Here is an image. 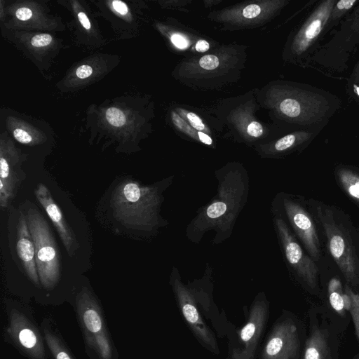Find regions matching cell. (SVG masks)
<instances>
[{"instance_id": "obj_5", "label": "cell", "mask_w": 359, "mask_h": 359, "mask_svg": "<svg viewBox=\"0 0 359 359\" xmlns=\"http://www.w3.org/2000/svg\"><path fill=\"white\" fill-rule=\"evenodd\" d=\"M26 219L36 252V263L41 290L36 299L43 305L63 303L59 286L61 281L60 264L57 245L43 216L36 208L27 210Z\"/></svg>"}, {"instance_id": "obj_7", "label": "cell", "mask_w": 359, "mask_h": 359, "mask_svg": "<svg viewBox=\"0 0 359 359\" xmlns=\"http://www.w3.org/2000/svg\"><path fill=\"white\" fill-rule=\"evenodd\" d=\"M359 44V3L341 22L339 29L320 46L306 64L325 73H342Z\"/></svg>"}, {"instance_id": "obj_28", "label": "cell", "mask_w": 359, "mask_h": 359, "mask_svg": "<svg viewBox=\"0 0 359 359\" xmlns=\"http://www.w3.org/2000/svg\"><path fill=\"white\" fill-rule=\"evenodd\" d=\"M186 117L190 125L195 130L202 132L205 130V126L201 118L194 112L186 111Z\"/></svg>"}, {"instance_id": "obj_3", "label": "cell", "mask_w": 359, "mask_h": 359, "mask_svg": "<svg viewBox=\"0 0 359 359\" xmlns=\"http://www.w3.org/2000/svg\"><path fill=\"white\" fill-rule=\"evenodd\" d=\"M157 184L143 185L127 180L120 182L112 192V215L124 226L151 231L160 224L161 191Z\"/></svg>"}, {"instance_id": "obj_29", "label": "cell", "mask_w": 359, "mask_h": 359, "mask_svg": "<svg viewBox=\"0 0 359 359\" xmlns=\"http://www.w3.org/2000/svg\"><path fill=\"white\" fill-rule=\"evenodd\" d=\"M13 135L14 138L21 144H28L33 142L32 135L21 128H15L13 132Z\"/></svg>"}, {"instance_id": "obj_34", "label": "cell", "mask_w": 359, "mask_h": 359, "mask_svg": "<svg viewBox=\"0 0 359 359\" xmlns=\"http://www.w3.org/2000/svg\"><path fill=\"white\" fill-rule=\"evenodd\" d=\"M33 13L31 9L27 7H21L15 11L16 18L21 21H27L29 20Z\"/></svg>"}, {"instance_id": "obj_15", "label": "cell", "mask_w": 359, "mask_h": 359, "mask_svg": "<svg viewBox=\"0 0 359 359\" xmlns=\"http://www.w3.org/2000/svg\"><path fill=\"white\" fill-rule=\"evenodd\" d=\"M16 250L25 273L35 290L36 299L41 290V285L36 263L35 246L26 217L23 213H20L18 221Z\"/></svg>"}, {"instance_id": "obj_16", "label": "cell", "mask_w": 359, "mask_h": 359, "mask_svg": "<svg viewBox=\"0 0 359 359\" xmlns=\"http://www.w3.org/2000/svg\"><path fill=\"white\" fill-rule=\"evenodd\" d=\"M35 194L56 228L69 255H73L77 249L75 236L64 218L60 208L54 201L48 189L43 184H39L35 189Z\"/></svg>"}, {"instance_id": "obj_8", "label": "cell", "mask_w": 359, "mask_h": 359, "mask_svg": "<svg viewBox=\"0 0 359 359\" xmlns=\"http://www.w3.org/2000/svg\"><path fill=\"white\" fill-rule=\"evenodd\" d=\"M336 2L337 0L317 2L287 45L290 60L297 62H306L320 46V40L328 32L330 13Z\"/></svg>"}, {"instance_id": "obj_32", "label": "cell", "mask_w": 359, "mask_h": 359, "mask_svg": "<svg viewBox=\"0 0 359 359\" xmlns=\"http://www.w3.org/2000/svg\"><path fill=\"white\" fill-rule=\"evenodd\" d=\"M348 85L353 88L359 87V59L353 69Z\"/></svg>"}, {"instance_id": "obj_25", "label": "cell", "mask_w": 359, "mask_h": 359, "mask_svg": "<svg viewBox=\"0 0 359 359\" xmlns=\"http://www.w3.org/2000/svg\"><path fill=\"white\" fill-rule=\"evenodd\" d=\"M263 8L259 4H252L245 6L241 11V15L245 19H254L259 17Z\"/></svg>"}, {"instance_id": "obj_2", "label": "cell", "mask_w": 359, "mask_h": 359, "mask_svg": "<svg viewBox=\"0 0 359 359\" xmlns=\"http://www.w3.org/2000/svg\"><path fill=\"white\" fill-rule=\"evenodd\" d=\"M310 204L346 284L359 290V232L341 210L315 200Z\"/></svg>"}, {"instance_id": "obj_27", "label": "cell", "mask_w": 359, "mask_h": 359, "mask_svg": "<svg viewBox=\"0 0 359 359\" xmlns=\"http://www.w3.org/2000/svg\"><path fill=\"white\" fill-rule=\"evenodd\" d=\"M53 37L48 34H40L33 36L31 39V43L34 47L43 48L51 43Z\"/></svg>"}, {"instance_id": "obj_14", "label": "cell", "mask_w": 359, "mask_h": 359, "mask_svg": "<svg viewBox=\"0 0 359 359\" xmlns=\"http://www.w3.org/2000/svg\"><path fill=\"white\" fill-rule=\"evenodd\" d=\"M20 161L14 149L1 148L0 156V205L6 208L14 198L25 175L20 169Z\"/></svg>"}, {"instance_id": "obj_23", "label": "cell", "mask_w": 359, "mask_h": 359, "mask_svg": "<svg viewBox=\"0 0 359 359\" xmlns=\"http://www.w3.org/2000/svg\"><path fill=\"white\" fill-rule=\"evenodd\" d=\"M106 118L114 127H121L126 121L125 114L118 108L110 107L106 111Z\"/></svg>"}, {"instance_id": "obj_30", "label": "cell", "mask_w": 359, "mask_h": 359, "mask_svg": "<svg viewBox=\"0 0 359 359\" xmlns=\"http://www.w3.org/2000/svg\"><path fill=\"white\" fill-rule=\"evenodd\" d=\"M170 40L173 45L179 49H186L189 46V40L183 34L179 33H174Z\"/></svg>"}, {"instance_id": "obj_4", "label": "cell", "mask_w": 359, "mask_h": 359, "mask_svg": "<svg viewBox=\"0 0 359 359\" xmlns=\"http://www.w3.org/2000/svg\"><path fill=\"white\" fill-rule=\"evenodd\" d=\"M69 303L79 323L89 359H119L102 305L87 285L77 287Z\"/></svg>"}, {"instance_id": "obj_10", "label": "cell", "mask_w": 359, "mask_h": 359, "mask_svg": "<svg viewBox=\"0 0 359 359\" xmlns=\"http://www.w3.org/2000/svg\"><path fill=\"white\" fill-rule=\"evenodd\" d=\"M285 215L308 255L318 262L321 257V244L315 218L297 200L286 196L283 198Z\"/></svg>"}, {"instance_id": "obj_35", "label": "cell", "mask_w": 359, "mask_h": 359, "mask_svg": "<svg viewBox=\"0 0 359 359\" xmlns=\"http://www.w3.org/2000/svg\"><path fill=\"white\" fill-rule=\"evenodd\" d=\"M93 73V69L89 65H81L76 69V75L80 79L89 77Z\"/></svg>"}, {"instance_id": "obj_21", "label": "cell", "mask_w": 359, "mask_h": 359, "mask_svg": "<svg viewBox=\"0 0 359 359\" xmlns=\"http://www.w3.org/2000/svg\"><path fill=\"white\" fill-rule=\"evenodd\" d=\"M359 3L358 0H340L337 1L330 13L327 32L330 31L334 27L348 15Z\"/></svg>"}, {"instance_id": "obj_6", "label": "cell", "mask_w": 359, "mask_h": 359, "mask_svg": "<svg viewBox=\"0 0 359 359\" xmlns=\"http://www.w3.org/2000/svg\"><path fill=\"white\" fill-rule=\"evenodd\" d=\"M6 322L3 330L4 341L27 359H49V353L40 325L32 308L25 301L4 300Z\"/></svg>"}, {"instance_id": "obj_24", "label": "cell", "mask_w": 359, "mask_h": 359, "mask_svg": "<svg viewBox=\"0 0 359 359\" xmlns=\"http://www.w3.org/2000/svg\"><path fill=\"white\" fill-rule=\"evenodd\" d=\"M171 117L174 125L178 129L190 135L193 138L198 140V132L192 130V128L177 114L172 111L171 113Z\"/></svg>"}, {"instance_id": "obj_33", "label": "cell", "mask_w": 359, "mask_h": 359, "mask_svg": "<svg viewBox=\"0 0 359 359\" xmlns=\"http://www.w3.org/2000/svg\"><path fill=\"white\" fill-rule=\"evenodd\" d=\"M111 6L114 11L121 15H126L128 13L129 9L128 6L123 1L114 0L111 1Z\"/></svg>"}, {"instance_id": "obj_22", "label": "cell", "mask_w": 359, "mask_h": 359, "mask_svg": "<svg viewBox=\"0 0 359 359\" xmlns=\"http://www.w3.org/2000/svg\"><path fill=\"white\" fill-rule=\"evenodd\" d=\"M344 290L351 301L348 312L352 318L356 335L359 339V294L353 292L352 288L346 283Z\"/></svg>"}, {"instance_id": "obj_1", "label": "cell", "mask_w": 359, "mask_h": 359, "mask_svg": "<svg viewBox=\"0 0 359 359\" xmlns=\"http://www.w3.org/2000/svg\"><path fill=\"white\" fill-rule=\"evenodd\" d=\"M219 187L216 196L193 219L188 225L187 236L198 242L210 230L217 233L214 243L227 238L234 222L243 208L248 193V177L244 171L231 169L218 176Z\"/></svg>"}, {"instance_id": "obj_36", "label": "cell", "mask_w": 359, "mask_h": 359, "mask_svg": "<svg viewBox=\"0 0 359 359\" xmlns=\"http://www.w3.org/2000/svg\"><path fill=\"white\" fill-rule=\"evenodd\" d=\"M78 18L81 25L87 30L91 28V24L86 14L83 11L78 12Z\"/></svg>"}, {"instance_id": "obj_20", "label": "cell", "mask_w": 359, "mask_h": 359, "mask_svg": "<svg viewBox=\"0 0 359 359\" xmlns=\"http://www.w3.org/2000/svg\"><path fill=\"white\" fill-rule=\"evenodd\" d=\"M328 297L331 307L338 314L344 316L348 312L351 301L348 295L343 290L341 283L337 278H332L328 285Z\"/></svg>"}, {"instance_id": "obj_18", "label": "cell", "mask_w": 359, "mask_h": 359, "mask_svg": "<svg viewBox=\"0 0 359 359\" xmlns=\"http://www.w3.org/2000/svg\"><path fill=\"white\" fill-rule=\"evenodd\" d=\"M40 327L52 359H76L52 317H43Z\"/></svg>"}, {"instance_id": "obj_38", "label": "cell", "mask_w": 359, "mask_h": 359, "mask_svg": "<svg viewBox=\"0 0 359 359\" xmlns=\"http://www.w3.org/2000/svg\"><path fill=\"white\" fill-rule=\"evenodd\" d=\"M198 136L199 141H201V142H203L205 144H208V145L212 144V140L207 134H205L203 132H201V131H198Z\"/></svg>"}, {"instance_id": "obj_9", "label": "cell", "mask_w": 359, "mask_h": 359, "mask_svg": "<svg viewBox=\"0 0 359 359\" xmlns=\"http://www.w3.org/2000/svg\"><path fill=\"white\" fill-rule=\"evenodd\" d=\"M277 235L290 266L312 291L318 289L319 269L316 262L305 253L285 221L279 215L274 219Z\"/></svg>"}, {"instance_id": "obj_31", "label": "cell", "mask_w": 359, "mask_h": 359, "mask_svg": "<svg viewBox=\"0 0 359 359\" xmlns=\"http://www.w3.org/2000/svg\"><path fill=\"white\" fill-rule=\"evenodd\" d=\"M247 133L253 137H259L263 134L262 126L257 121H252L247 127Z\"/></svg>"}, {"instance_id": "obj_17", "label": "cell", "mask_w": 359, "mask_h": 359, "mask_svg": "<svg viewBox=\"0 0 359 359\" xmlns=\"http://www.w3.org/2000/svg\"><path fill=\"white\" fill-rule=\"evenodd\" d=\"M332 338L327 325L312 320L303 359H333Z\"/></svg>"}, {"instance_id": "obj_12", "label": "cell", "mask_w": 359, "mask_h": 359, "mask_svg": "<svg viewBox=\"0 0 359 359\" xmlns=\"http://www.w3.org/2000/svg\"><path fill=\"white\" fill-rule=\"evenodd\" d=\"M267 316L266 303L256 301L250 309L248 321L239 330V346L233 349L231 359H254Z\"/></svg>"}, {"instance_id": "obj_11", "label": "cell", "mask_w": 359, "mask_h": 359, "mask_svg": "<svg viewBox=\"0 0 359 359\" xmlns=\"http://www.w3.org/2000/svg\"><path fill=\"white\" fill-rule=\"evenodd\" d=\"M171 284L182 316L195 336L212 351L217 352L214 334L203 321L191 292L182 283L175 269L172 271Z\"/></svg>"}, {"instance_id": "obj_37", "label": "cell", "mask_w": 359, "mask_h": 359, "mask_svg": "<svg viewBox=\"0 0 359 359\" xmlns=\"http://www.w3.org/2000/svg\"><path fill=\"white\" fill-rule=\"evenodd\" d=\"M195 48L198 52H205L210 48V44L205 40L201 39L196 43Z\"/></svg>"}, {"instance_id": "obj_19", "label": "cell", "mask_w": 359, "mask_h": 359, "mask_svg": "<svg viewBox=\"0 0 359 359\" xmlns=\"http://www.w3.org/2000/svg\"><path fill=\"white\" fill-rule=\"evenodd\" d=\"M334 174L342 190L359 205V171L342 164L336 166Z\"/></svg>"}, {"instance_id": "obj_13", "label": "cell", "mask_w": 359, "mask_h": 359, "mask_svg": "<svg viewBox=\"0 0 359 359\" xmlns=\"http://www.w3.org/2000/svg\"><path fill=\"white\" fill-rule=\"evenodd\" d=\"M299 348L296 325L285 320L273 327L264 345L262 359H297Z\"/></svg>"}, {"instance_id": "obj_26", "label": "cell", "mask_w": 359, "mask_h": 359, "mask_svg": "<svg viewBox=\"0 0 359 359\" xmlns=\"http://www.w3.org/2000/svg\"><path fill=\"white\" fill-rule=\"evenodd\" d=\"M199 65L202 69L212 70L219 65V59L216 55H207L199 60Z\"/></svg>"}]
</instances>
